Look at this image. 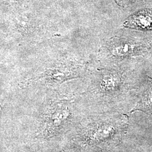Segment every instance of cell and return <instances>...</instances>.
Segmentation results:
<instances>
[{"mask_svg":"<svg viewBox=\"0 0 152 152\" xmlns=\"http://www.w3.org/2000/svg\"><path fill=\"white\" fill-rule=\"evenodd\" d=\"M147 48L145 42L118 37L112 38L107 42L104 48V52L109 58L122 60L141 54Z\"/></svg>","mask_w":152,"mask_h":152,"instance_id":"obj_1","label":"cell"},{"mask_svg":"<svg viewBox=\"0 0 152 152\" xmlns=\"http://www.w3.org/2000/svg\"><path fill=\"white\" fill-rule=\"evenodd\" d=\"M117 125L116 122L106 121L88 126L87 130L81 134L82 145L96 148L108 143L118 135L120 131Z\"/></svg>","mask_w":152,"mask_h":152,"instance_id":"obj_2","label":"cell"},{"mask_svg":"<svg viewBox=\"0 0 152 152\" xmlns=\"http://www.w3.org/2000/svg\"><path fill=\"white\" fill-rule=\"evenodd\" d=\"M125 85V77L122 72L103 69L96 77V91L103 96H113L122 91Z\"/></svg>","mask_w":152,"mask_h":152,"instance_id":"obj_3","label":"cell"},{"mask_svg":"<svg viewBox=\"0 0 152 152\" xmlns=\"http://www.w3.org/2000/svg\"><path fill=\"white\" fill-rule=\"evenodd\" d=\"M127 28L140 31H152V11L142 10L129 16L124 22Z\"/></svg>","mask_w":152,"mask_h":152,"instance_id":"obj_6","label":"cell"},{"mask_svg":"<svg viewBox=\"0 0 152 152\" xmlns=\"http://www.w3.org/2000/svg\"><path fill=\"white\" fill-rule=\"evenodd\" d=\"M71 110L68 105L57 104L47 115L44 129L48 135H54L64 127L71 116Z\"/></svg>","mask_w":152,"mask_h":152,"instance_id":"obj_5","label":"cell"},{"mask_svg":"<svg viewBox=\"0 0 152 152\" xmlns=\"http://www.w3.org/2000/svg\"><path fill=\"white\" fill-rule=\"evenodd\" d=\"M80 75V68L72 63H59L50 68L39 78L50 85H58L68 79L77 78Z\"/></svg>","mask_w":152,"mask_h":152,"instance_id":"obj_4","label":"cell"},{"mask_svg":"<svg viewBox=\"0 0 152 152\" xmlns=\"http://www.w3.org/2000/svg\"><path fill=\"white\" fill-rule=\"evenodd\" d=\"M136 108L147 113H152V83H150L144 90Z\"/></svg>","mask_w":152,"mask_h":152,"instance_id":"obj_7","label":"cell"},{"mask_svg":"<svg viewBox=\"0 0 152 152\" xmlns=\"http://www.w3.org/2000/svg\"><path fill=\"white\" fill-rule=\"evenodd\" d=\"M124 1V2H125L126 4H127L128 2H133V1H135L137 0H122Z\"/></svg>","mask_w":152,"mask_h":152,"instance_id":"obj_8","label":"cell"}]
</instances>
